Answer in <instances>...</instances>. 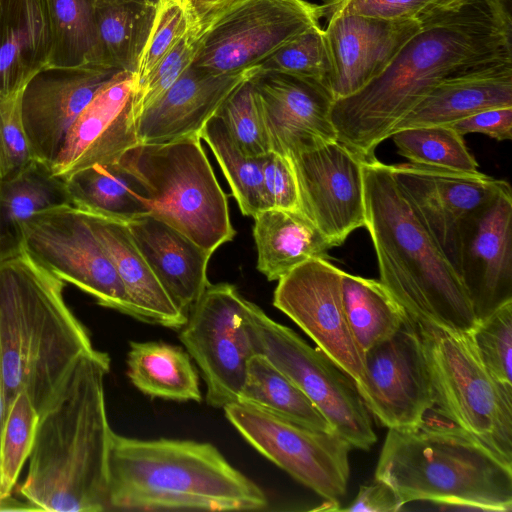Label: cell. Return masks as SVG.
I'll list each match as a JSON object with an SVG mask.
<instances>
[{"label":"cell","mask_w":512,"mask_h":512,"mask_svg":"<svg viewBox=\"0 0 512 512\" xmlns=\"http://www.w3.org/2000/svg\"><path fill=\"white\" fill-rule=\"evenodd\" d=\"M512 59L511 0H461L426 19L388 66L356 93L333 101L337 141L362 160L441 81Z\"/></svg>","instance_id":"1"},{"label":"cell","mask_w":512,"mask_h":512,"mask_svg":"<svg viewBox=\"0 0 512 512\" xmlns=\"http://www.w3.org/2000/svg\"><path fill=\"white\" fill-rule=\"evenodd\" d=\"M65 282L24 248L0 258V366L6 412L24 391L41 416L94 350L65 302Z\"/></svg>","instance_id":"2"},{"label":"cell","mask_w":512,"mask_h":512,"mask_svg":"<svg viewBox=\"0 0 512 512\" xmlns=\"http://www.w3.org/2000/svg\"><path fill=\"white\" fill-rule=\"evenodd\" d=\"M107 353L92 350L76 365L58 400L40 416L19 493L38 511L108 510L114 431L107 416Z\"/></svg>","instance_id":"3"},{"label":"cell","mask_w":512,"mask_h":512,"mask_svg":"<svg viewBox=\"0 0 512 512\" xmlns=\"http://www.w3.org/2000/svg\"><path fill=\"white\" fill-rule=\"evenodd\" d=\"M365 228L379 281L418 326L469 333L477 324L462 281L419 222L392 174L377 158L362 161Z\"/></svg>","instance_id":"4"},{"label":"cell","mask_w":512,"mask_h":512,"mask_svg":"<svg viewBox=\"0 0 512 512\" xmlns=\"http://www.w3.org/2000/svg\"><path fill=\"white\" fill-rule=\"evenodd\" d=\"M264 491L211 443L113 433L108 510L259 511Z\"/></svg>","instance_id":"5"},{"label":"cell","mask_w":512,"mask_h":512,"mask_svg":"<svg viewBox=\"0 0 512 512\" xmlns=\"http://www.w3.org/2000/svg\"><path fill=\"white\" fill-rule=\"evenodd\" d=\"M375 478L400 502L431 501L486 511L512 510V464L449 420L389 429Z\"/></svg>","instance_id":"6"},{"label":"cell","mask_w":512,"mask_h":512,"mask_svg":"<svg viewBox=\"0 0 512 512\" xmlns=\"http://www.w3.org/2000/svg\"><path fill=\"white\" fill-rule=\"evenodd\" d=\"M118 162L141 185L150 214L207 252L213 254L234 238L227 195L199 135L166 143H138Z\"/></svg>","instance_id":"7"},{"label":"cell","mask_w":512,"mask_h":512,"mask_svg":"<svg viewBox=\"0 0 512 512\" xmlns=\"http://www.w3.org/2000/svg\"><path fill=\"white\" fill-rule=\"evenodd\" d=\"M418 329L440 416L512 464V388L488 372L470 332Z\"/></svg>","instance_id":"8"},{"label":"cell","mask_w":512,"mask_h":512,"mask_svg":"<svg viewBox=\"0 0 512 512\" xmlns=\"http://www.w3.org/2000/svg\"><path fill=\"white\" fill-rule=\"evenodd\" d=\"M246 329L255 353L266 356L311 400L333 432L352 448L369 450L377 441L370 413L354 380L319 348L271 319L248 301Z\"/></svg>","instance_id":"9"},{"label":"cell","mask_w":512,"mask_h":512,"mask_svg":"<svg viewBox=\"0 0 512 512\" xmlns=\"http://www.w3.org/2000/svg\"><path fill=\"white\" fill-rule=\"evenodd\" d=\"M227 420L260 454L338 510L347 493L350 443L240 402L226 405Z\"/></svg>","instance_id":"10"},{"label":"cell","mask_w":512,"mask_h":512,"mask_svg":"<svg viewBox=\"0 0 512 512\" xmlns=\"http://www.w3.org/2000/svg\"><path fill=\"white\" fill-rule=\"evenodd\" d=\"M23 248L65 283L106 308L137 319L116 269L86 215L72 204L36 213L22 225Z\"/></svg>","instance_id":"11"},{"label":"cell","mask_w":512,"mask_h":512,"mask_svg":"<svg viewBox=\"0 0 512 512\" xmlns=\"http://www.w3.org/2000/svg\"><path fill=\"white\" fill-rule=\"evenodd\" d=\"M321 18L306 0H243L204 30L191 65L212 74L259 66Z\"/></svg>","instance_id":"12"},{"label":"cell","mask_w":512,"mask_h":512,"mask_svg":"<svg viewBox=\"0 0 512 512\" xmlns=\"http://www.w3.org/2000/svg\"><path fill=\"white\" fill-rule=\"evenodd\" d=\"M247 302L234 285L209 284L179 329V340L205 381V400L215 408L238 401L255 354L246 329Z\"/></svg>","instance_id":"13"},{"label":"cell","mask_w":512,"mask_h":512,"mask_svg":"<svg viewBox=\"0 0 512 512\" xmlns=\"http://www.w3.org/2000/svg\"><path fill=\"white\" fill-rule=\"evenodd\" d=\"M342 272L326 258L310 259L278 280L273 305L340 366L359 389L365 380L364 352L347 321Z\"/></svg>","instance_id":"14"},{"label":"cell","mask_w":512,"mask_h":512,"mask_svg":"<svg viewBox=\"0 0 512 512\" xmlns=\"http://www.w3.org/2000/svg\"><path fill=\"white\" fill-rule=\"evenodd\" d=\"M391 170L413 213L459 275L467 220L509 183L479 170L463 172L411 162L391 165Z\"/></svg>","instance_id":"15"},{"label":"cell","mask_w":512,"mask_h":512,"mask_svg":"<svg viewBox=\"0 0 512 512\" xmlns=\"http://www.w3.org/2000/svg\"><path fill=\"white\" fill-rule=\"evenodd\" d=\"M364 369L358 392L369 413L388 429L418 426L435 407L421 336L409 316L392 336L364 353Z\"/></svg>","instance_id":"16"},{"label":"cell","mask_w":512,"mask_h":512,"mask_svg":"<svg viewBox=\"0 0 512 512\" xmlns=\"http://www.w3.org/2000/svg\"><path fill=\"white\" fill-rule=\"evenodd\" d=\"M288 158L298 183L300 210L332 247L365 226L362 159L337 140Z\"/></svg>","instance_id":"17"},{"label":"cell","mask_w":512,"mask_h":512,"mask_svg":"<svg viewBox=\"0 0 512 512\" xmlns=\"http://www.w3.org/2000/svg\"><path fill=\"white\" fill-rule=\"evenodd\" d=\"M121 72L113 66L87 63L46 66L36 73L21 97L22 122L33 158L51 168L78 116Z\"/></svg>","instance_id":"18"},{"label":"cell","mask_w":512,"mask_h":512,"mask_svg":"<svg viewBox=\"0 0 512 512\" xmlns=\"http://www.w3.org/2000/svg\"><path fill=\"white\" fill-rule=\"evenodd\" d=\"M459 277L477 321L512 301V190L510 184L467 220Z\"/></svg>","instance_id":"19"},{"label":"cell","mask_w":512,"mask_h":512,"mask_svg":"<svg viewBox=\"0 0 512 512\" xmlns=\"http://www.w3.org/2000/svg\"><path fill=\"white\" fill-rule=\"evenodd\" d=\"M424 21L354 14L328 19L324 29L330 64L326 87L334 100L356 93L377 77Z\"/></svg>","instance_id":"20"},{"label":"cell","mask_w":512,"mask_h":512,"mask_svg":"<svg viewBox=\"0 0 512 512\" xmlns=\"http://www.w3.org/2000/svg\"><path fill=\"white\" fill-rule=\"evenodd\" d=\"M252 82L272 151L290 157L337 140L331 121L334 98L323 83L261 69Z\"/></svg>","instance_id":"21"},{"label":"cell","mask_w":512,"mask_h":512,"mask_svg":"<svg viewBox=\"0 0 512 512\" xmlns=\"http://www.w3.org/2000/svg\"><path fill=\"white\" fill-rule=\"evenodd\" d=\"M133 74L123 71L84 108L69 129L52 173L66 181L97 164L117 162L139 143L133 113Z\"/></svg>","instance_id":"22"},{"label":"cell","mask_w":512,"mask_h":512,"mask_svg":"<svg viewBox=\"0 0 512 512\" xmlns=\"http://www.w3.org/2000/svg\"><path fill=\"white\" fill-rule=\"evenodd\" d=\"M260 72V66L237 73L212 74L194 66L136 118L139 143L158 144L199 135L227 97Z\"/></svg>","instance_id":"23"},{"label":"cell","mask_w":512,"mask_h":512,"mask_svg":"<svg viewBox=\"0 0 512 512\" xmlns=\"http://www.w3.org/2000/svg\"><path fill=\"white\" fill-rule=\"evenodd\" d=\"M126 225L163 288L187 314L210 284L207 266L212 254L150 213Z\"/></svg>","instance_id":"24"},{"label":"cell","mask_w":512,"mask_h":512,"mask_svg":"<svg viewBox=\"0 0 512 512\" xmlns=\"http://www.w3.org/2000/svg\"><path fill=\"white\" fill-rule=\"evenodd\" d=\"M512 106V59L453 75L431 89L395 126L393 132L451 125L483 110Z\"/></svg>","instance_id":"25"},{"label":"cell","mask_w":512,"mask_h":512,"mask_svg":"<svg viewBox=\"0 0 512 512\" xmlns=\"http://www.w3.org/2000/svg\"><path fill=\"white\" fill-rule=\"evenodd\" d=\"M109 255L137 319L179 330L187 320L136 247L126 223L82 211Z\"/></svg>","instance_id":"26"},{"label":"cell","mask_w":512,"mask_h":512,"mask_svg":"<svg viewBox=\"0 0 512 512\" xmlns=\"http://www.w3.org/2000/svg\"><path fill=\"white\" fill-rule=\"evenodd\" d=\"M46 0H0V94L15 95L49 62Z\"/></svg>","instance_id":"27"},{"label":"cell","mask_w":512,"mask_h":512,"mask_svg":"<svg viewBox=\"0 0 512 512\" xmlns=\"http://www.w3.org/2000/svg\"><path fill=\"white\" fill-rule=\"evenodd\" d=\"M257 269L278 281L298 265L326 258L331 243L301 210L270 208L254 217Z\"/></svg>","instance_id":"28"},{"label":"cell","mask_w":512,"mask_h":512,"mask_svg":"<svg viewBox=\"0 0 512 512\" xmlns=\"http://www.w3.org/2000/svg\"><path fill=\"white\" fill-rule=\"evenodd\" d=\"M71 204L66 182L50 166L33 160L0 182V258L23 248L22 225L36 213Z\"/></svg>","instance_id":"29"},{"label":"cell","mask_w":512,"mask_h":512,"mask_svg":"<svg viewBox=\"0 0 512 512\" xmlns=\"http://www.w3.org/2000/svg\"><path fill=\"white\" fill-rule=\"evenodd\" d=\"M127 376L143 394L173 401L202 400L198 372L187 351L163 341H131Z\"/></svg>","instance_id":"30"},{"label":"cell","mask_w":512,"mask_h":512,"mask_svg":"<svg viewBox=\"0 0 512 512\" xmlns=\"http://www.w3.org/2000/svg\"><path fill=\"white\" fill-rule=\"evenodd\" d=\"M65 182L71 204L81 211L124 223L150 213L141 185L118 161L93 165Z\"/></svg>","instance_id":"31"},{"label":"cell","mask_w":512,"mask_h":512,"mask_svg":"<svg viewBox=\"0 0 512 512\" xmlns=\"http://www.w3.org/2000/svg\"><path fill=\"white\" fill-rule=\"evenodd\" d=\"M155 5L138 0H94L101 64L134 74Z\"/></svg>","instance_id":"32"},{"label":"cell","mask_w":512,"mask_h":512,"mask_svg":"<svg viewBox=\"0 0 512 512\" xmlns=\"http://www.w3.org/2000/svg\"><path fill=\"white\" fill-rule=\"evenodd\" d=\"M245 405L322 431H332L311 400L266 356L253 354L238 401Z\"/></svg>","instance_id":"33"},{"label":"cell","mask_w":512,"mask_h":512,"mask_svg":"<svg viewBox=\"0 0 512 512\" xmlns=\"http://www.w3.org/2000/svg\"><path fill=\"white\" fill-rule=\"evenodd\" d=\"M342 297L350 329L364 353L392 336L408 317L378 280L343 271Z\"/></svg>","instance_id":"34"},{"label":"cell","mask_w":512,"mask_h":512,"mask_svg":"<svg viewBox=\"0 0 512 512\" xmlns=\"http://www.w3.org/2000/svg\"><path fill=\"white\" fill-rule=\"evenodd\" d=\"M200 138L213 152L241 213L254 218L261 211L269 209L263 188L264 156L245 154L216 114L203 127Z\"/></svg>","instance_id":"35"},{"label":"cell","mask_w":512,"mask_h":512,"mask_svg":"<svg viewBox=\"0 0 512 512\" xmlns=\"http://www.w3.org/2000/svg\"><path fill=\"white\" fill-rule=\"evenodd\" d=\"M46 1L52 30V49L47 66L101 64L94 0Z\"/></svg>","instance_id":"36"},{"label":"cell","mask_w":512,"mask_h":512,"mask_svg":"<svg viewBox=\"0 0 512 512\" xmlns=\"http://www.w3.org/2000/svg\"><path fill=\"white\" fill-rule=\"evenodd\" d=\"M390 138L398 153L411 163L463 172L478 171V163L463 136L449 125L402 129Z\"/></svg>","instance_id":"37"},{"label":"cell","mask_w":512,"mask_h":512,"mask_svg":"<svg viewBox=\"0 0 512 512\" xmlns=\"http://www.w3.org/2000/svg\"><path fill=\"white\" fill-rule=\"evenodd\" d=\"M40 415L24 391L7 409L0 438V498L12 494L29 458Z\"/></svg>","instance_id":"38"},{"label":"cell","mask_w":512,"mask_h":512,"mask_svg":"<svg viewBox=\"0 0 512 512\" xmlns=\"http://www.w3.org/2000/svg\"><path fill=\"white\" fill-rule=\"evenodd\" d=\"M252 78L227 97L216 115L245 154L261 157L272 150Z\"/></svg>","instance_id":"39"},{"label":"cell","mask_w":512,"mask_h":512,"mask_svg":"<svg viewBox=\"0 0 512 512\" xmlns=\"http://www.w3.org/2000/svg\"><path fill=\"white\" fill-rule=\"evenodd\" d=\"M262 72L280 73L323 83L330 64L320 24L314 25L282 46L260 65Z\"/></svg>","instance_id":"40"},{"label":"cell","mask_w":512,"mask_h":512,"mask_svg":"<svg viewBox=\"0 0 512 512\" xmlns=\"http://www.w3.org/2000/svg\"><path fill=\"white\" fill-rule=\"evenodd\" d=\"M470 335L488 372L512 388V301L479 320Z\"/></svg>","instance_id":"41"},{"label":"cell","mask_w":512,"mask_h":512,"mask_svg":"<svg viewBox=\"0 0 512 512\" xmlns=\"http://www.w3.org/2000/svg\"><path fill=\"white\" fill-rule=\"evenodd\" d=\"M191 24L182 0H158L153 21L133 74L134 87L167 56Z\"/></svg>","instance_id":"42"},{"label":"cell","mask_w":512,"mask_h":512,"mask_svg":"<svg viewBox=\"0 0 512 512\" xmlns=\"http://www.w3.org/2000/svg\"><path fill=\"white\" fill-rule=\"evenodd\" d=\"M461 0H325L322 18L361 15L386 20H421L436 15Z\"/></svg>","instance_id":"43"},{"label":"cell","mask_w":512,"mask_h":512,"mask_svg":"<svg viewBox=\"0 0 512 512\" xmlns=\"http://www.w3.org/2000/svg\"><path fill=\"white\" fill-rule=\"evenodd\" d=\"M202 33L191 27L174 48L133 89V113L136 118L140 113L161 97L189 68L198 50Z\"/></svg>","instance_id":"44"},{"label":"cell","mask_w":512,"mask_h":512,"mask_svg":"<svg viewBox=\"0 0 512 512\" xmlns=\"http://www.w3.org/2000/svg\"><path fill=\"white\" fill-rule=\"evenodd\" d=\"M22 92L0 94V182L13 177L35 160L22 122Z\"/></svg>","instance_id":"45"},{"label":"cell","mask_w":512,"mask_h":512,"mask_svg":"<svg viewBox=\"0 0 512 512\" xmlns=\"http://www.w3.org/2000/svg\"><path fill=\"white\" fill-rule=\"evenodd\" d=\"M262 175L269 209L300 210L298 183L288 157L268 152L263 158Z\"/></svg>","instance_id":"46"},{"label":"cell","mask_w":512,"mask_h":512,"mask_svg":"<svg viewBox=\"0 0 512 512\" xmlns=\"http://www.w3.org/2000/svg\"><path fill=\"white\" fill-rule=\"evenodd\" d=\"M449 126L462 136L479 133L497 141L511 140L512 106L483 110Z\"/></svg>","instance_id":"47"},{"label":"cell","mask_w":512,"mask_h":512,"mask_svg":"<svg viewBox=\"0 0 512 512\" xmlns=\"http://www.w3.org/2000/svg\"><path fill=\"white\" fill-rule=\"evenodd\" d=\"M403 507L395 491L385 482L374 479L362 485L354 500L339 510L349 512H395Z\"/></svg>","instance_id":"48"},{"label":"cell","mask_w":512,"mask_h":512,"mask_svg":"<svg viewBox=\"0 0 512 512\" xmlns=\"http://www.w3.org/2000/svg\"><path fill=\"white\" fill-rule=\"evenodd\" d=\"M243 0H182L191 27L204 30L231 7Z\"/></svg>","instance_id":"49"},{"label":"cell","mask_w":512,"mask_h":512,"mask_svg":"<svg viewBox=\"0 0 512 512\" xmlns=\"http://www.w3.org/2000/svg\"><path fill=\"white\" fill-rule=\"evenodd\" d=\"M0 511H38L27 500H19L11 495L0 498Z\"/></svg>","instance_id":"50"},{"label":"cell","mask_w":512,"mask_h":512,"mask_svg":"<svg viewBox=\"0 0 512 512\" xmlns=\"http://www.w3.org/2000/svg\"><path fill=\"white\" fill-rule=\"evenodd\" d=\"M6 417V404L4 398V386H3V378L0 366V438L2 433V428L4 425V420Z\"/></svg>","instance_id":"51"},{"label":"cell","mask_w":512,"mask_h":512,"mask_svg":"<svg viewBox=\"0 0 512 512\" xmlns=\"http://www.w3.org/2000/svg\"><path fill=\"white\" fill-rule=\"evenodd\" d=\"M138 1H141V2H144L147 4H151V5H155L158 2V0H138Z\"/></svg>","instance_id":"52"}]
</instances>
